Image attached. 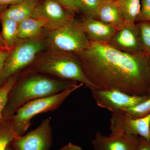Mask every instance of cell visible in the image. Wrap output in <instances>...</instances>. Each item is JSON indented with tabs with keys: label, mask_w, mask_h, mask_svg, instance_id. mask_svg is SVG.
<instances>
[{
	"label": "cell",
	"mask_w": 150,
	"mask_h": 150,
	"mask_svg": "<svg viewBox=\"0 0 150 150\" xmlns=\"http://www.w3.org/2000/svg\"><path fill=\"white\" fill-rule=\"evenodd\" d=\"M0 48L7 50V49H6V48L5 46V45L4 44V42H3L2 39L1 37V35H0Z\"/></svg>",
	"instance_id": "f546056e"
},
{
	"label": "cell",
	"mask_w": 150,
	"mask_h": 150,
	"mask_svg": "<svg viewBox=\"0 0 150 150\" xmlns=\"http://www.w3.org/2000/svg\"><path fill=\"white\" fill-rule=\"evenodd\" d=\"M80 22L87 38L93 43L108 44L117 31L112 26L93 18L83 16Z\"/></svg>",
	"instance_id": "4fadbf2b"
},
{
	"label": "cell",
	"mask_w": 150,
	"mask_h": 150,
	"mask_svg": "<svg viewBox=\"0 0 150 150\" xmlns=\"http://www.w3.org/2000/svg\"><path fill=\"white\" fill-rule=\"evenodd\" d=\"M91 91L97 105L111 112L123 111L139 104L149 98L143 96L132 95L114 89H94Z\"/></svg>",
	"instance_id": "ba28073f"
},
{
	"label": "cell",
	"mask_w": 150,
	"mask_h": 150,
	"mask_svg": "<svg viewBox=\"0 0 150 150\" xmlns=\"http://www.w3.org/2000/svg\"><path fill=\"white\" fill-rule=\"evenodd\" d=\"M23 0H0V12L5 10L10 6L21 2Z\"/></svg>",
	"instance_id": "484cf974"
},
{
	"label": "cell",
	"mask_w": 150,
	"mask_h": 150,
	"mask_svg": "<svg viewBox=\"0 0 150 150\" xmlns=\"http://www.w3.org/2000/svg\"><path fill=\"white\" fill-rule=\"evenodd\" d=\"M1 32L0 33L6 48L11 51L20 41L18 37V23L11 19L3 18L0 20Z\"/></svg>",
	"instance_id": "e0dca14e"
},
{
	"label": "cell",
	"mask_w": 150,
	"mask_h": 150,
	"mask_svg": "<svg viewBox=\"0 0 150 150\" xmlns=\"http://www.w3.org/2000/svg\"><path fill=\"white\" fill-rule=\"evenodd\" d=\"M140 40L144 52L150 54V22L142 21L138 25Z\"/></svg>",
	"instance_id": "603a6c76"
},
{
	"label": "cell",
	"mask_w": 150,
	"mask_h": 150,
	"mask_svg": "<svg viewBox=\"0 0 150 150\" xmlns=\"http://www.w3.org/2000/svg\"><path fill=\"white\" fill-rule=\"evenodd\" d=\"M96 19L112 26L117 30L121 29L126 24L119 0L101 2Z\"/></svg>",
	"instance_id": "5bb4252c"
},
{
	"label": "cell",
	"mask_w": 150,
	"mask_h": 150,
	"mask_svg": "<svg viewBox=\"0 0 150 150\" xmlns=\"http://www.w3.org/2000/svg\"><path fill=\"white\" fill-rule=\"evenodd\" d=\"M46 22L35 17H30L19 23L18 37L21 40L41 38L45 34Z\"/></svg>",
	"instance_id": "2e32d148"
},
{
	"label": "cell",
	"mask_w": 150,
	"mask_h": 150,
	"mask_svg": "<svg viewBox=\"0 0 150 150\" xmlns=\"http://www.w3.org/2000/svg\"><path fill=\"white\" fill-rule=\"evenodd\" d=\"M101 0H74L75 6L78 12L83 16L96 18L98 8Z\"/></svg>",
	"instance_id": "d6986e66"
},
{
	"label": "cell",
	"mask_w": 150,
	"mask_h": 150,
	"mask_svg": "<svg viewBox=\"0 0 150 150\" xmlns=\"http://www.w3.org/2000/svg\"><path fill=\"white\" fill-rule=\"evenodd\" d=\"M42 0H23L17 4L10 6L0 12V20L8 18L14 20L18 23L25 19L31 17Z\"/></svg>",
	"instance_id": "9a60e30c"
},
{
	"label": "cell",
	"mask_w": 150,
	"mask_h": 150,
	"mask_svg": "<svg viewBox=\"0 0 150 150\" xmlns=\"http://www.w3.org/2000/svg\"><path fill=\"white\" fill-rule=\"evenodd\" d=\"M83 85L77 83L59 93L33 100L23 105L10 118L17 137L25 134L35 115L56 110L71 94Z\"/></svg>",
	"instance_id": "277c9868"
},
{
	"label": "cell",
	"mask_w": 150,
	"mask_h": 150,
	"mask_svg": "<svg viewBox=\"0 0 150 150\" xmlns=\"http://www.w3.org/2000/svg\"><path fill=\"white\" fill-rule=\"evenodd\" d=\"M149 70H150V54H149ZM149 88L150 90V86H149Z\"/></svg>",
	"instance_id": "d6a6232c"
},
{
	"label": "cell",
	"mask_w": 150,
	"mask_h": 150,
	"mask_svg": "<svg viewBox=\"0 0 150 150\" xmlns=\"http://www.w3.org/2000/svg\"><path fill=\"white\" fill-rule=\"evenodd\" d=\"M52 143L51 120L48 118L35 129L16 137L10 146L15 150H50Z\"/></svg>",
	"instance_id": "9c48e42d"
},
{
	"label": "cell",
	"mask_w": 150,
	"mask_h": 150,
	"mask_svg": "<svg viewBox=\"0 0 150 150\" xmlns=\"http://www.w3.org/2000/svg\"><path fill=\"white\" fill-rule=\"evenodd\" d=\"M6 150H14L11 147V146H10V145L8 147L7 149Z\"/></svg>",
	"instance_id": "1f68e13d"
},
{
	"label": "cell",
	"mask_w": 150,
	"mask_h": 150,
	"mask_svg": "<svg viewBox=\"0 0 150 150\" xmlns=\"http://www.w3.org/2000/svg\"><path fill=\"white\" fill-rule=\"evenodd\" d=\"M75 14L53 0H42L33 17L46 22V30L55 29L74 19Z\"/></svg>",
	"instance_id": "30bf717a"
},
{
	"label": "cell",
	"mask_w": 150,
	"mask_h": 150,
	"mask_svg": "<svg viewBox=\"0 0 150 150\" xmlns=\"http://www.w3.org/2000/svg\"><path fill=\"white\" fill-rule=\"evenodd\" d=\"M141 11L139 19L150 22V0H141Z\"/></svg>",
	"instance_id": "cb8c5ba5"
},
{
	"label": "cell",
	"mask_w": 150,
	"mask_h": 150,
	"mask_svg": "<svg viewBox=\"0 0 150 150\" xmlns=\"http://www.w3.org/2000/svg\"><path fill=\"white\" fill-rule=\"evenodd\" d=\"M44 39L47 50L73 54L84 51L90 43L80 22L75 19L55 29L45 30Z\"/></svg>",
	"instance_id": "5b68a950"
},
{
	"label": "cell",
	"mask_w": 150,
	"mask_h": 150,
	"mask_svg": "<svg viewBox=\"0 0 150 150\" xmlns=\"http://www.w3.org/2000/svg\"><path fill=\"white\" fill-rule=\"evenodd\" d=\"M91 143L95 150H137L139 139L127 134L107 137L98 131Z\"/></svg>",
	"instance_id": "7c38bea8"
},
{
	"label": "cell",
	"mask_w": 150,
	"mask_h": 150,
	"mask_svg": "<svg viewBox=\"0 0 150 150\" xmlns=\"http://www.w3.org/2000/svg\"><path fill=\"white\" fill-rule=\"evenodd\" d=\"M46 49L44 38L21 40L6 60L0 74V87L9 79L25 69Z\"/></svg>",
	"instance_id": "8992f818"
},
{
	"label": "cell",
	"mask_w": 150,
	"mask_h": 150,
	"mask_svg": "<svg viewBox=\"0 0 150 150\" xmlns=\"http://www.w3.org/2000/svg\"><path fill=\"white\" fill-rule=\"evenodd\" d=\"M119 51L131 54L145 53L140 40L138 25L126 24L117 30L108 43Z\"/></svg>",
	"instance_id": "8fae6325"
},
{
	"label": "cell",
	"mask_w": 150,
	"mask_h": 150,
	"mask_svg": "<svg viewBox=\"0 0 150 150\" xmlns=\"http://www.w3.org/2000/svg\"><path fill=\"white\" fill-rule=\"evenodd\" d=\"M11 51L0 48V74L1 72L6 60L7 59Z\"/></svg>",
	"instance_id": "4316f807"
},
{
	"label": "cell",
	"mask_w": 150,
	"mask_h": 150,
	"mask_svg": "<svg viewBox=\"0 0 150 150\" xmlns=\"http://www.w3.org/2000/svg\"><path fill=\"white\" fill-rule=\"evenodd\" d=\"M77 83L43 73L23 71L9 93L3 119L11 118L29 101L59 93Z\"/></svg>",
	"instance_id": "7a4b0ae2"
},
{
	"label": "cell",
	"mask_w": 150,
	"mask_h": 150,
	"mask_svg": "<svg viewBox=\"0 0 150 150\" xmlns=\"http://www.w3.org/2000/svg\"><path fill=\"white\" fill-rule=\"evenodd\" d=\"M20 74V73L11 77L0 87V123L4 120L3 113L7 103L9 93Z\"/></svg>",
	"instance_id": "44dd1931"
},
{
	"label": "cell",
	"mask_w": 150,
	"mask_h": 150,
	"mask_svg": "<svg viewBox=\"0 0 150 150\" xmlns=\"http://www.w3.org/2000/svg\"><path fill=\"white\" fill-rule=\"evenodd\" d=\"M137 150H150V141L141 137Z\"/></svg>",
	"instance_id": "83f0119b"
},
{
	"label": "cell",
	"mask_w": 150,
	"mask_h": 150,
	"mask_svg": "<svg viewBox=\"0 0 150 150\" xmlns=\"http://www.w3.org/2000/svg\"><path fill=\"white\" fill-rule=\"evenodd\" d=\"M16 137L11 119L3 120L0 123V150H6Z\"/></svg>",
	"instance_id": "ffe728a7"
},
{
	"label": "cell",
	"mask_w": 150,
	"mask_h": 150,
	"mask_svg": "<svg viewBox=\"0 0 150 150\" xmlns=\"http://www.w3.org/2000/svg\"><path fill=\"white\" fill-rule=\"evenodd\" d=\"M74 55L96 89H114L141 96L140 92L150 82L146 53L127 54L107 43L90 42L86 50Z\"/></svg>",
	"instance_id": "6da1fadb"
},
{
	"label": "cell",
	"mask_w": 150,
	"mask_h": 150,
	"mask_svg": "<svg viewBox=\"0 0 150 150\" xmlns=\"http://www.w3.org/2000/svg\"><path fill=\"white\" fill-rule=\"evenodd\" d=\"M23 71L43 73L79 82L90 90L96 89L86 77L74 54L46 49Z\"/></svg>",
	"instance_id": "3957f363"
},
{
	"label": "cell",
	"mask_w": 150,
	"mask_h": 150,
	"mask_svg": "<svg viewBox=\"0 0 150 150\" xmlns=\"http://www.w3.org/2000/svg\"><path fill=\"white\" fill-rule=\"evenodd\" d=\"M126 24H134L141 11V0H119Z\"/></svg>",
	"instance_id": "ac0fdd59"
},
{
	"label": "cell",
	"mask_w": 150,
	"mask_h": 150,
	"mask_svg": "<svg viewBox=\"0 0 150 150\" xmlns=\"http://www.w3.org/2000/svg\"><path fill=\"white\" fill-rule=\"evenodd\" d=\"M61 4L67 9L75 14L78 12L75 6L74 0H53Z\"/></svg>",
	"instance_id": "d4e9b609"
},
{
	"label": "cell",
	"mask_w": 150,
	"mask_h": 150,
	"mask_svg": "<svg viewBox=\"0 0 150 150\" xmlns=\"http://www.w3.org/2000/svg\"><path fill=\"white\" fill-rule=\"evenodd\" d=\"M110 121V136L130 134L150 141V112L138 118H133L122 111L112 112Z\"/></svg>",
	"instance_id": "52a82bcc"
},
{
	"label": "cell",
	"mask_w": 150,
	"mask_h": 150,
	"mask_svg": "<svg viewBox=\"0 0 150 150\" xmlns=\"http://www.w3.org/2000/svg\"><path fill=\"white\" fill-rule=\"evenodd\" d=\"M58 150H83L81 147L73 143H69Z\"/></svg>",
	"instance_id": "f1b7e54d"
},
{
	"label": "cell",
	"mask_w": 150,
	"mask_h": 150,
	"mask_svg": "<svg viewBox=\"0 0 150 150\" xmlns=\"http://www.w3.org/2000/svg\"><path fill=\"white\" fill-rule=\"evenodd\" d=\"M131 117L134 118H141L150 112V97L139 104L123 110Z\"/></svg>",
	"instance_id": "7402d4cb"
},
{
	"label": "cell",
	"mask_w": 150,
	"mask_h": 150,
	"mask_svg": "<svg viewBox=\"0 0 150 150\" xmlns=\"http://www.w3.org/2000/svg\"><path fill=\"white\" fill-rule=\"evenodd\" d=\"M118 1V0H101L102 2H111L115 1Z\"/></svg>",
	"instance_id": "4dcf8cb0"
}]
</instances>
